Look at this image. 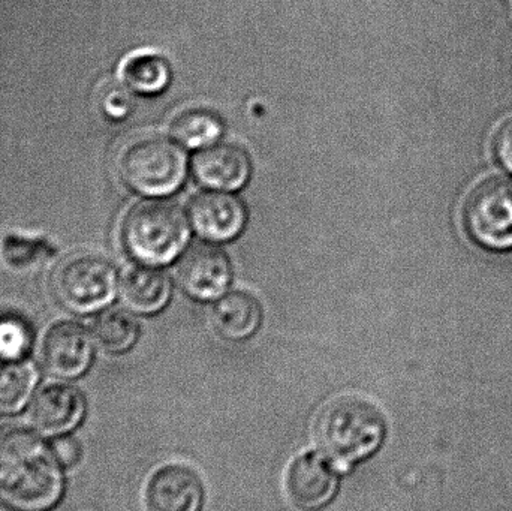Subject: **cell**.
<instances>
[{
	"label": "cell",
	"instance_id": "obj_1",
	"mask_svg": "<svg viewBox=\"0 0 512 511\" xmlns=\"http://www.w3.org/2000/svg\"><path fill=\"white\" fill-rule=\"evenodd\" d=\"M63 494L53 449L23 428L0 431V504L11 511H50Z\"/></svg>",
	"mask_w": 512,
	"mask_h": 511
},
{
	"label": "cell",
	"instance_id": "obj_2",
	"mask_svg": "<svg viewBox=\"0 0 512 511\" xmlns=\"http://www.w3.org/2000/svg\"><path fill=\"white\" fill-rule=\"evenodd\" d=\"M384 414L366 399L346 396L324 407L315 423L319 452L339 470L376 455L387 440Z\"/></svg>",
	"mask_w": 512,
	"mask_h": 511
},
{
	"label": "cell",
	"instance_id": "obj_3",
	"mask_svg": "<svg viewBox=\"0 0 512 511\" xmlns=\"http://www.w3.org/2000/svg\"><path fill=\"white\" fill-rule=\"evenodd\" d=\"M189 239L185 212L171 201L150 200L135 204L122 225L126 251L146 266L173 261Z\"/></svg>",
	"mask_w": 512,
	"mask_h": 511
},
{
	"label": "cell",
	"instance_id": "obj_4",
	"mask_svg": "<svg viewBox=\"0 0 512 511\" xmlns=\"http://www.w3.org/2000/svg\"><path fill=\"white\" fill-rule=\"evenodd\" d=\"M119 170L123 180L140 194H173L186 177L188 162L176 144L162 138H143L123 150Z\"/></svg>",
	"mask_w": 512,
	"mask_h": 511
},
{
	"label": "cell",
	"instance_id": "obj_5",
	"mask_svg": "<svg viewBox=\"0 0 512 511\" xmlns=\"http://www.w3.org/2000/svg\"><path fill=\"white\" fill-rule=\"evenodd\" d=\"M466 231L490 251L512 249V177L493 176L472 189L463 209Z\"/></svg>",
	"mask_w": 512,
	"mask_h": 511
},
{
	"label": "cell",
	"instance_id": "obj_6",
	"mask_svg": "<svg viewBox=\"0 0 512 511\" xmlns=\"http://www.w3.org/2000/svg\"><path fill=\"white\" fill-rule=\"evenodd\" d=\"M53 288L60 303L71 311H98L116 296V270L98 255H72L57 267Z\"/></svg>",
	"mask_w": 512,
	"mask_h": 511
},
{
	"label": "cell",
	"instance_id": "obj_7",
	"mask_svg": "<svg viewBox=\"0 0 512 511\" xmlns=\"http://www.w3.org/2000/svg\"><path fill=\"white\" fill-rule=\"evenodd\" d=\"M339 468L321 452H304L289 462L283 477L286 500L300 511H321L339 494Z\"/></svg>",
	"mask_w": 512,
	"mask_h": 511
},
{
	"label": "cell",
	"instance_id": "obj_8",
	"mask_svg": "<svg viewBox=\"0 0 512 511\" xmlns=\"http://www.w3.org/2000/svg\"><path fill=\"white\" fill-rule=\"evenodd\" d=\"M206 488L200 474L186 465L170 464L156 470L147 482V511H203Z\"/></svg>",
	"mask_w": 512,
	"mask_h": 511
},
{
	"label": "cell",
	"instance_id": "obj_9",
	"mask_svg": "<svg viewBox=\"0 0 512 511\" xmlns=\"http://www.w3.org/2000/svg\"><path fill=\"white\" fill-rule=\"evenodd\" d=\"M93 341V335L80 324H57L48 332L42 348L45 369L60 380L81 377L92 365Z\"/></svg>",
	"mask_w": 512,
	"mask_h": 511
},
{
	"label": "cell",
	"instance_id": "obj_10",
	"mask_svg": "<svg viewBox=\"0 0 512 511\" xmlns=\"http://www.w3.org/2000/svg\"><path fill=\"white\" fill-rule=\"evenodd\" d=\"M180 285L197 300H216L231 282V264L221 249L195 245L177 267Z\"/></svg>",
	"mask_w": 512,
	"mask_h": 511
},
{
	"label": "cell",
	"instance_id": "obj_11",
	"mask_svg": "<svg viewBox=\"0 0 512 511\" xmlns=\"http://www.w3.org/2000/svg\"><path fill=\"white\" fill-rule=\"evenodd\" d=\"M86 410V399L80 390L56 384L45 387L33 399L30 422L39 434L62 437L80 425Z\"/></svg>",
	"mask_w": 512,
	"mask_h": 511
},
{
	"label": "cell",
	"instance_id": "obj_12",
	"mask_svg": "<svg viewBox=\"0 0 512 511\" xmlns=\"http://www.w3.org/2000/svg\"><path fill=\"white\" fill-rule=\"evenodd\" d=\"M189 215L197 233L215 242H227L239 236L246 222L242 201L225 192L198 195L191 203Z\"/></svg>",
	"mask_w": 512,
	"mask_h": 511
},
{
	"label": "cell",
	"instance_id": "obj_13",
	"mask_svg": "<svg viewBox=\"0 0 512 511\" xmlns=\"http://www.w3.org/2000/svg\"><path fill=\"white\" fill-rule=\"evenodd\" d=\"M192 168L201 185L221 191H234L248 182L251 161L240 147L213 144L195 156Z\"/></svg>",
	"mask_w": 512,
	"mask_h": 511
},
{
	"label": "cell",
	"instance_id": "obj_14",
	"mask_svg": "<svg viewBox=\"0 0 512 511\" xmlns=\"http://www.w3.org/2000/svg\"><path fill=\"white\" fill-rule=\"evenodd\" d=\"M212 326L224 341L243 344L258 335L262 326V308L252 294L234 291L216 302Z\"/></svg>",
	"mask_w": 512,
	"mask_h": 511
},
{
	"label": "cell",
	"instance_id": "obj_15",
	"mask_svg": "<svg viewBox=\"0 0 512 511\" xmlns=\"http://www.w3.org/2000/svg\"><path fill=\"white\" fill-rule=\"evenodd\" d=\"M120 290L132 311L153 315L161 312L170 302L171 281L161 270L132 267L123 275Z\"/></svg>",
	"mask_w": 512,
	"mask_h": 511
},
{
	"label": "cell",
	"instance_id": "obj_16",
	"mask_svg": "<svg viewBox=\"0 0 512 511\" xmlns=\"http://www.w3.org/2000/svg\"><path fill=\"white\" fill-rule=\"evenodd\" d=\"M93 339L105 353L122 356L137 345L140 339V324L129 312L110 309L96 321Z\"/></svg>",
	"mask_w": 512,
	"mask_h": 511
},
{
	"label": "cell",
	"instance_id": "obj_17",
	"mask_svg": "<svg viewBox=\"0 0 512 511\" xmlns=\"http://www.w3.org/2000/svg\"><path fill=\"white\" fill-rule=\"evenodd\" d=\"M36 383L38 374L30 363L23 360L0 362V416L23 410Z\"/></svg>",
	"mask_w": 512,
	"mask_h": 511
},
{
	"label": "cell",
	"instance_id": "obj_18",
	"mask_svg": "<svg viewBox=\"0 0 512 511\" xmlns=\"http://www.w3.org/2000/svg\"><path fill=\"white\" fill-rule=\"evenodd\" d=\"M122 77L131 89L146 95L162 92L171 80L164 57L155 53H135L123 62Z\"/></svg>",
	"mask_w": 512,
	"mask_h": 511
},
{
	"label": "cell",
	"instance_id": "obj_19",
	"mask_svg": "<svg viewBox=\"0 0 512 511\" xmlns=\"http://www.w3.org/2000/svg\"><path fill=\"white\" fill-rule=\"evenodd\" d=\"M224 132L221 119L212 111L189 110L180 114L173 125L171 135L177 143L189 149L213 146Z\"/></svg>",
	"mask_w": 512,
	"mask_h": 511
},
{
	"label": "cell",
	"instance_id": "obj_20",
	"mask_svg": "<svg viewBox=\"0 0 512 511\" xmlns=\"http://www.w3.org/2000/svg\"><path fill=\"white\" fill-rule=\"evenodd\" d=\"M32 336L17 318H0V362H17L29 353Z\"/></svg>",
	"mask_w": 512,
	"mask_h": 511
},
{
	"label": "cell",
	"instance_id": "obj_21",
	"mask_svg": "<svg viewBox=\"0 0 512 511\" xmlns=\"http://www.w3.org/2000/svg\"><path fill=\"white\" fill-rule=\"evenodd\" d=\"M493 149L499 164L512 174V117L496 132Z\"/></svg>",
	"mask_w": 512,
	"mask_h": 511
},
{
	"label": "cell",
	"instance_id": "obj_22",
	"mask_svg": "<svg viewBox=\"0 0 512 511\" xmlns=\"http://www.w3.org/2000/svg\"><path fill=\"white\" fill-rule=\"evenodd\" d=\"M54 455H56L57 461L60 462V465H65V467H72V465L77 464L78 459H80V444L74 440V438L69 437H60L59 440L54 443L53 446Z\"/></svg>",
	"mask_w": 512,
	"mask_h": 511
}]
</instances>
